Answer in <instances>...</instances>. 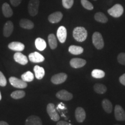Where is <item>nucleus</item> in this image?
Listing matches in <instances>:
<instances>
[{
	"label": "nucleus",
	"instance_id": "nucleus-1",
	"mask_svg": "<svg viewBox=\"0 0 125 125\" xmlns=\"http://www.w3.org/2000/svg\"><path fill=\"white\" fill-rule=\"evenodd\" d=\"M73 37L78 42H83L87 37V31L83 27H76L73 30Z\"/></svg>",
	"mask_w": 125,
	"mask_h": 125
},
{
	"label": "nucleus",
	"instance_id": "nucleus-2",
	"mask_svg": "<svg viewBox=\"0 0 125 125\" xmlns=\"http://www.w3.org/2000/svg\"><path fill=\"white\" fill-rule=\"evenodd\" d=\"M93 44L96 49L98 50L102 49L104 46V42L103 36L99 32H94L92 36Z\"/></svg>",
	"mask_w": 125,
	"mask_h": 125
},
{
	"label": "nucleus",
	"instance_id": "nucleus-3",
	"mask_svg": "<svg viewBox=\"0 0 125 125\" xmlns=\"http://www.w3.org/2000/svg\"><path fill=\"white\" fill-rule=\"evenodd\" d=\"M123 11L124 9L122 6L121 4H117L114 5L111 8L109 9L108 10V13L114 18H119L123 15Z\"/></svg>",
	"mask_w": 125,
	"mask_h": 125
},
{
	"label": "nucleus",
	"instance_id": "nucleus-4",
	"mask_svg": "<svg viewBox=\"0 0 125 125\" xmlns=\"http://www.w3.org/2000/svg\"><path fill=\"white\" fill-rule=\"evenodd\" d=\"M40 5L39 0H30L28 5V11L31 16H35L38 13Z\"/></svg>",
	"mask_w": 125,
	"mask_h": 125
},
{
	"label": "nucleus",
	"instance_id": "nucleus-5",
	"mask_svg": "<svg viewBox=\"0 0 125 125\" xmlns=\"http://www.w3.org/2000/svg\"><path fill=\"white\" fill-rule=\"evenodd\" d=\"M46 111L48 115L52 121L54 122L59 121L60 119V116L56 111L55 105L52 103H49L46 107Z\"/></svg>",
	"mask_w": 125,
	"mask_h": 125
},
{
	"label": "nucleus",
	"instance_id": "nucleus-6",
	"mask_svg": "<svg viewBox=\"0 0 125 125\" xmlns=\"http://www.w3.org/2000/svg\"><path fill=\"white\" fill-rule=\"evenodd\" d=\"M9 82L13 87L19 89H24L27 87V83L22 79H20L18 78L11 76L9 79Z\"/></svg>",
	"mask_w": 125,
	"mask_h": 125
},
{
	"label": "nucleus",
	"instance_id": "nucleus-7",
	"mask_svg": "<svg viewBox=\"0 0 125 125\" xmlns=\"http://www.w3.org/2000/svg\"><path fill=\"white\" fill-rule=\"evenodd\" d=\"M67 79V75L65 73H62L54 75L51 78V82L55 85H59L64 82Z\"/></svg>",
	"mask_w": 125,
	"mask_h": 125
},
{
	"label": "nucleus",
	"instance_id": "nucleus-8",
	"mask_svg": "<svg viewBox=\"0 0 125 125\" xmlns=\"http://www.w3.org/2000/svg\"><path fill=\"white\" fill-rule=\"evenodd\" d=\"M115 119L119 121H125V111L119 105H116L114 110Z\"/></svg>",
	"mask_w": 125,
	"mask_h": 125
},
{
	"label": "nucleus",
	"instance_id": "nucleus-9",
	"mask_svg": "<svg viewBox=\"0 0 125 125\" xmlns=\"http://www.w3.org/2000/svg\"><path fill=\"white\" fill-rule=\"evenodd\" d=\"M56 97L59 99L64 101H69L73 97V94L65 90H62L57 92L56 94Z\"/></svg>",
	"mask_w": 125,
	"mask_h": 125
},
{
	"label": "nucleus",
	"instance_id": "nucleus-10",
	"mask_svg": "<svg viewBox=\"0 0 125 125\" xmlns=\"http://www.w3.org/2000/svg\"><path fill=\"white\" fill-rule=\"evenodd\" d=\"M75 115L76 121L79 123H82L85 120L86 118V112L85 109L82 107L76 108Z\"/></svg>",
	"mask_w": 125,
	"mask_h": 125
},
{
	"label": "nucleus",
	"instance_id": "nucleus-11",
	"mask_svg": "<svg viewBox=\"0 0 125 125\" xmlns=\"http://www.w3.org/2000/svg\"><path fill=\"white\" fill-rule=\"evenodd\" d=\"M13 59L16 62H18L21 65H26L28 62V59L27 56H26L24 54H23L20 52L15 53L13 56Z\"/></svg>",
	"mask_w": 125,
	"mask_h": 125
},
{
	"label": "nucleus",
	"instance_id": "nucleus-12",
	"mask_svg": "<svg viewBox=\"0 0 125 125\" xmlns=\"http://www.w3.org/2000/svg\"><path fill=\"white\" fill-rule=\"evenodd\" d=\"M67 29L64 26H60L57 31V37L61 43H64L67 38Z\"/></svg>",
	"mask_w": 125,
	"mask_h": 125
},
{
	"label": "nucleus",
	"instance_id": "nucleus-13",
	"mask_svg": "<svg viewBox=\"0 0 125 125\" xmlns=\"http://www.w3.org/2000/svg\"><path fill=\"white\" fill-rule=\"evenodd\" d=\"M70 64L73 68H79L85 65L86 64V61L80 58H74L70 60Z\"/></svg>",
	"mask_w": 125,
	"mask_h": 125
},
{
	"label": "nucleus",
	"instance_id": "nucleus-14",
	"mask_svg": "<svg viewBox=\"0 0 125 125\" xmlns=\"http://www.w3.org/2000/svg\"><path fill=\"white\" fill-rule=\"evenodd\" d=\"M25 125H42V123L40 117L31 115L26 120Z\"/></svg>",
	"mask_w": 125,
	"mask_h": 125
},
{
	"label": "nucleus",
	"instance_id": "nucleus-15",
	"mask_svg": "<svg viewBox=\"0 0 125 125\" xmlns=\"http://www.w3.org/2000/svg\"><path fill=\"white\" fill-rule=\"evenodd\" d=\"M62 13L61 12H55L48 16V20L51 23H57L62 19Z\"/></svg>",
	"mask_w": 125,
	"mask_h": 125
},
{
	"label": "nucleus",
	"instance_id": "nucleus-16",
	"mask_svg": "<svg viewBox=\"0 0 125 125\" xmlns=\"http://www.w3.org/2000/svg\"><path fill=\"white\" fill-rule=\"evenodd\" d=\"M13 24L11 21H7L4 26L3 34L5 37H9L13 31Z\"/></svg>",
	"mask_w": 125,
	"mask_h": 125
},
{
	"label": "nucleus",
	"instance_id": "nucleus-17",
	"mask_svg": "<svg viewBox=\"0 0 125 125\" xmlns=\"http://www.w3.org/2000/svg\"><path fill=\"white\" fill-rule=\"evenodd\" d=\"M29 58L30 61L32 62H43L45 60L44 57L41 54L37 52L30 54Z\"/></svg>",
	"mask_w": 125,
	"mask_h": 125
},
{
	"label": "nucleus",
	"instance_id": "nucleus-18",
	"mask_svg": "<svg viewBox=\"0 0 125 125\" xmlns=\"http://www.w3.org/2000/svg\"><path fill=\"white\" fill-rule=\"evenodd\" d=\"M9 49L16 52H21L24 49L25 46L20 42H12L8 45Z\"/></svg>",
	"mask_w": 125,
	"mask_h": 125
},
{
	"label": "nucleus",
	"instance_id": "nucleus-19",
	"mask_svg": "<svg viewBox=\"0 0 125 125\" xmlns=\"http://www.w3.org/2000/svg\"><path fill=\"white\" fill-rule=\"evenodd\" d=\"M20 26L23 29L31 30L34 27V23L32 21L27 19H22L20 20Z\"/></svg>",
	"mask_w": 125,
	"mask_h": 125
},
{
	"label": "nucleus",
	"instance_id": "nucleus-20",
	"mask_svg": "<svg viewBox=\"0 0 125 125\" xmlns=\"http://www.w3.org/2000/svg\"><path fill=\"white\" fill-rule=\"evenodd\" d=\"M2 10L3 15L6 18H10L13 15V10L10 5L7 2H5L3 4L2 7Z\"/></svg>",
	"mask_w": 125,
	"mask_h": 125
},
{
	"label": "nucleus",
	"instance_id": "nucleus-21",
	"mask_svg": "<svg viewBox=\"0 0 125 125\" xmlns=\"http://www.w3.org/2000/svg\"><path fill=\"white\" fill-rule=\"evenodd\" d=\"M34 71L35 73V76L37 79H42L45 75V70L43 67L39 65H35L34 68Z\"/></svg>",
	"mask_w": 125,
	"mask_h": 125
},
{
	"label": "nucleus",
	"instance_id": "nucleus-22",
	"mask_svg": "<svg viewBox=\"0 0 125 125\" xmlns=\"http://www.w3.org/2000/svg\"><path fill=\"white\" fill-rule=\"evenodd\" d=\"M35 45L37 49L40 51H43L46 48V43L43 39L37 38L35 40Z\"/></svg>",
	"mask_w": 125,
	"mask_h": 125
},
{
	"label": "nucleus",
	"instance_id": "nucleus-23",
	"mask_svg": "<svg viewBox=\"0 0 125 125\" xmlns=\"http://www.w3.org/2000/svg\"><path fill=\"white\" fill-rule=\"evenodd\" d=\"M68 51L71 54L74 55H78L82 54L83 52V48L81 46H76V45H71L68 48Z\"/></svg>",
	"mask_w": 125,
	"mask_h": 125
},
{
	"label": "nucleus",
	"instance_id": "nucleus-24",
	"mask_svg": "<svg viewBox=\"0 0 125 125\" xmlns=\"http://www.w3.org/2000/svg\"><path fill=\"white\" fill-rule=\"evenodd\" d=\"M48 43L52 49H55L57 46V41L53 34H50L48 37Z\"/></svg>",
	"mask_w": 125,
	"mask_h": 125
},
{
	"label": "nucleus",
	"instance_id": "nucleus-25",
	"mask_svg": "<svg viewBox=\"0 0 125 125\" xmlns=\"http://www.w3.org/2000/svg\"><path fill=\"white\" fill-rule=\"evenodd\" d=\"M102 106L103 109L107 113L110 114L112 111V104L111 102L108 99H104L102 101Z\"/></svg>",
	"mask_w": 125,
	"mask_h": 125
},
{
	"label": "nucleus",
	"instance_id": "nucleus-26",
	"mask_svg": "<svg viewBox=\"0 0 125 125\" xmlns=\"http://www.w3.org/2000/svg\"><path fill=\"white\" fill-rule=\"evenodd\" d=\"M94 19L98 22L101 23H105L108 21L107 17L105 15V14L102 12H97L94 15Z\"/></svg>",
	"mask_w": 125,
	"mask_h": 125
},
{
	"label": "nucleus",
	"instance_id": "nucleus-27",
	"mask_svg": "<svg viewBox=\"0 0 125 125\" xmlns=\"http://www.w3.org/2000/svg\"><path fill=\"white\" fill-rule=\"evenodd\" d=\"M94 90L98 94H104L107 92V88L105 85L101 83H96L93 86Z\"/></svg>",
	"mask_w": 125,
	"mask_h": 125
},
{
	"label": "nucleus",
	"instance_id": "nucleus-28",
	"mask_svg": "<svg viewBox=\"0 0 125 125\" xmlns=\"http://www.w3.org/2000/svg\"><path fill=\"white\" fill-rule=\"evenodd\" d=\"M21 79L25 82H31L34 80V75L30 71H27L21 75Z\"/></svg>",
	"mask_w": 125,
	"mask_h": 125
},
{
	"label": "nucleus",
	"instance_id": "nucleus-29",
	"mask_svg": "<svg viewBox=\"0 0 125 125\" xmlns=\"http://www.w3.org/2000/svg\"><path fill=\"white\" fill-rule=\"evenodd\" d=\"M105 73L101 70L95 69L93 70L92 72V76L93 78H97V79H100L105 76Z\"/></svg>",
	"mask_w": 125,
	"mask_h": 125
},
{
	"label": "nucleus",
	"instance_id": "nucleus-30",
	"mask_svg": "<svg viewBox=\"0 0 125 125\" xmlns=\"http://www.w3.org/2000/svg\"><path fill=\"white\" fill-rule=\"evenodd\" d=\"M25 95H26V93L23 90H16V91L12 92L10 96L14 99H20L24 97Z\"/></svg>",
	"mask_w": 125,
	"mask_h": 125
},
{
	"label": "nucleus",
	"instance_id": "nucleus-31",
	"mask_svg": "<svg viewBox=\"0 0 125 125\" xmlns=\"http://www.w3.org/2000/svg\"><path fill=\"white\" fill-rule=\"evenodd\" d=\"M81 4H82V7L85 8L86 9H87V10H93L94 8L93 5H92V4L88 0H81Z\"/></svg>",
	"mask_w": 125,
	"mask_h": 125
},
{
	"label": "nucleus",
	"instance_id": "nucleus-32",
	"mask_svg": "<svg viewBox=\"0 0 125 125\" xmlns=\"http://www.w3.org/2000/svg\"><path fill=\"white\" fill-rule=\"evenodd\" d=\"M74 0H62V4L65 9H70L74 4Z\"/></svg>",
	"mask_w": 125,
	"mask_h": 125
},
{
	"label": "nucleus",
	"instance_id": "nucleus-33",
	"mask_svg": "<svg viewBox=\"0 0 125 125\" xmlns=\"http://www.w3.org/2000/svg\"><path fill=\"white\" fill-rule=\"evenodd\" d=\"M117 60L119 63L125 65V53H121L119 54L117 57Z\"/></svg>",
	"mask_w": 125,
	"mask_h": 125
},
{
	"label": "nucleus",
	"instance_id": "nucleus-34",
	"mask_svg": "<svg viewBox=\"0 0 125 125\" xmlns=\"http://www.w3.org/2000/svg\"><path fill=\"white\" fill-rule=\"evenodd\" d=\"M7 84V81L4 75L1 71H0V86H5Z\"/></svg>",
	"mask_w": 125,
	"mask_h": 125
},
{
	"label": "nucleus",
	"instance_id": "nucleus-35",
	"mask_svg": "<svg viewBox=\"0 0 125 125\" xmlns=\"http://www.w3.org/2000/svg\"><path fill=\"white\" fill-rule=\"evenodd\" d=\"M21 1H22V0H10V2L12 5V6L15 7H18L21 4Z\"/></svg>",
	"mask_w": 125,
	"mask_h": 125
},
{
	"label": "nucleus",
	"instance_id": "nucleus-36",
	"mask_svg": "<svg viewBox=\"0 0 125 125\" xmlns=\"http://www.w3.org/2000/svg\"><path fill=\"white\" fill-rule=\"evenodd\" d=\"M119 82L123 85L125 86V74H123L119 77Z\"/></svg>",
	"mask_w": 125,
	"mask_h": 125
},
{
	"label": "nucleus",
	"instance_id": "nucleus-37",
	"mask_svg": "<svg viewBox=\"0 0 125 125\" xmlns=\"http://www.w3.org/2000/svg\"><path fill=\"white\" fill-rule=\"evenodd\" d=\"M73 125L65 121H59L57 123V125Z\"/></svg>",
	"mask_w": 125,
	"mask_h": 125
},
{
	"label": "nucleus",
	"instance_id": "nucleus-38",
	"mask_svg": "<svg viewBox=\"0 0 125 125\" xmlns=\"http://www.w3.org/2000/svg\"><path fill=\"white\" fill-rule=\"evenodd\" d=\"M0 125H9L8 123L4 121H0Z\"/></svg>",
	"mask_w": 125,
	"mask_h": 125
},
{
	"label": "nucleus",
	"instance_id": "nucleus-39",
	"mask_svg": "<svg viewBox=\"0 0 125 125\" xmlns=\"http://www.w3.org/2000/svg\"><path fill=\"white\" fill-rule=\"evenodd\" d=\"M1 98H2V96H1V92H0V101H1Z\"/></svg>",
	"mask_w": 125,
	"mask_h": 125
},
{
	"label": "nucleus",
	"instance_id": "nucleus-40",
	"mask_svg": "<svg viewBox=\"0 0 125 125\" xmlns=\"http://www.w3.org/2000/svg\"></svg>",
	"mask_w": 125,
	"mask_h": 125
},
{
	"label": "nucleus",
	"instance_id": "nucleus-41",
	"mask_svg": "<svg viewBox=\"0 0 125 125\" xmlns=\"http://www.w3.org/2000/svg\"><path fill=\"white\" fill-rule=\"evenodd\" d=\"M94 1H96V0H94Z\"/></svg>",
	"mask_w": 125,
	"mask_h": 125
}]
</instances>
